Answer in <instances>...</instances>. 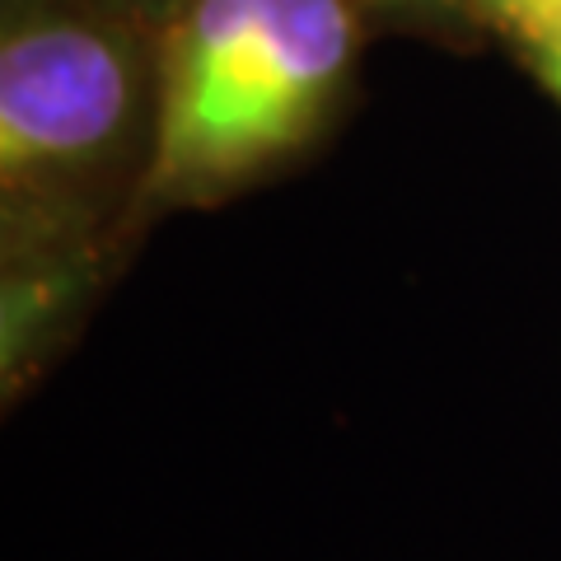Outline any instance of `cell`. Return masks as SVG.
Masks as SVG:
<instances>
[{
    "label": "cell",
    "mask_w": 561,
    "mask_h": 561,
    "mask_svg": "<svg viewBox=\"0 0 561 561\" xmlns=\"http://www.w3.org/2000/svg\"><path fill=\"white\" fill-rule=\"evenodd\" d=\"M351 57L342 0H197L179 28L154 187L225 183L290 150Z\"/></svg>",
    "instance_id": "cell-1"
},
{
    "label": "cell",
    "mask_w": 561,
    "mask_h": 561,
    "mask_svg": "<svg viewBox=\"0 0 561 561\" xmlns=\"http://www.w3.org/2000/svg\"><path fill=\"white\" fill-rule=\"evenodd\" d=\"M127 61L84 24H33L0 51V169L5 183L90 160L127 117Z\"/></svg>",
    "instance_id": "cell-2"
},
{
    "label": "cell",
    "mask_w": 561,
    "mask_h": 561,
    "mask_svg": "<svg viewBox=\"0 0 561 561\" xmlns=\"http://www.w3.org/2000/svg\"><path fill=\"white\" fill-rule=\"evenodd\" d=\"M486 10L496 14L501 24H511L524 38H538L542 28H552L561 20V0H486Z\"/></svg>",
    "instance_id": "cell-3"
},
{
    "label": "cell",
    "mask_w": 561,
    "mask_h": 561,
    "mask_svg": "<svg viewBox=\"0 0 561 561\" xmlns=\"http://www.w3.org/2000/svg\"><path fill=\"white\" fill-rule=\"evenodd\" d=\"M534 47H538V76H542V84H548V90L561 99V20L552 28H542L534 38Z\"/></svg>",
    "instance_id": "cell-4"
}]
</instances>
